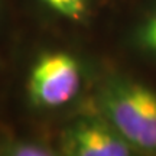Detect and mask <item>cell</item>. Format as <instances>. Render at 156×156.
<instances>
[{
  "label": "cell",
  "instance_id": "obj_1",
  "mask_svg": "<svg viewBox=\"0 0 156 156\" xmlns=\"http://www.w3.org/2000/svg\"><path fill=\"white\" fill-rule=\"evenodd\" d=\"M95 112L142 156H156V93L126 75H110L98 87Z\"/></svg>",
  "mask_w": 156,
  "mask_h": 156
},
{
  "label": "cell",
  "instance_id": "obj_2",
  "mask_svg": "<svg viewBox=\"0 0 156 156\" xmlns=\"http://www.w3.org/2000/svg\"><path fill=\"white\" fill-rule=\"evenodd\" d=\"M85 84V67L67 48H44L34 56L26 77V95L38 110H58L71 104Z\"/></svg>",
  "mask_w": 156,
  "mask_h": 156
},
{
  "label": "cell",
  "instance_id": "obj_3",
  "mask_svg": "<svg viewBox=\"0 0 156 156\" xmlns=\"http://www.w3.org/2000/svg\"><path fill=\"white\" fill-rule=\"evenodd\" d=\"M61 156H142L97 112L73 119L59 134Z\"/></svg>",
  "mask_w": 156,
  "mask_h": 156
},
{
  "label": "cell",
  "instance_id": "obj_4",
  "mask_svg": "<svg viewBox=\"0 0 156 156\" xmlns=\"http://www.w3.org/2000/svg\"><path fill=\"white\" fill-rule=\"evenodd\" d=\"M38 12L54 22L71 28H88L97 10V0H28Z\"/></svg>",
  "mask_w": 156,
  "mask_h": 156
},
{
  "label": "cell",
  "instance_id": "obj_5",
  "mask_svg": "<svg viewBox=\"0 0 156 156\" xmlns=\"http://www.w3.org/2000/svg\"><path fill=\"white\" fill-rule=\"evenodd\" d=\"M134 39L143 52L156 56V6L137 26Z\"/></svg>",
  "mask_w": 156,
  "mask_h": 156
},
{
  "label": "cell",
  "instance_id": "obj_6",
  "mask_svg": "<svg viewBox=\"0 0 156 156\" xmlns=\"http://www.w3.org/2000/svg\"><path fill=\"white\" fill-rule=\"evenodd\" d=\"M0 156H61L59 153L48 149L46 146L36 143V142H29V140H19L13 142L6 147Z\"/></svg>",
  "mask_w": 156,
  "mask_h": 156
},
{
  "label": "cell",
  "instance_id": "obj_7",
  "mask_svg": "<svg viewBox=\"0 0 156 156\" xmlns=\"http://www.w3.org/2000/svg\"><path fill=\"white\" fill-rule=\"evenodd\" d=\"M9 20V0H0V32L5 30Z\"/></svg>",
  "mask_w": 156,
  "mask_h": 156
}]
</instances>
